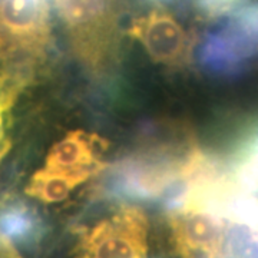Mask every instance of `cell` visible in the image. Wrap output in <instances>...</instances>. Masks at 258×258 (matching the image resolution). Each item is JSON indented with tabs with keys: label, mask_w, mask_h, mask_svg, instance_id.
I'll return each mask as SVG.
<instances>
[{
	"label": "cell",
	"mask_w": 258,
	"mask_h": 258,
	"mask_svg": "<svg viewBox=\"0 0 258 258\" xmlns=\"http://www.w3.org/2000/svg\"><path fill=\"white\" fill-rule=\"evenodd\" d=\"M195 147L192 142L154 144L137 151L113 166L109 179L112 191L126 198L171 201L181 186L185 158Z\"/></svg>",
	"instance_id": "cell-1"
},
{
	"label": "cell",
	"mask_w": 258,
	"mask_h": 258,
	"mask_svg": "<svg viewBox=\"0 0 258 258\" xmlns=\"http://www.w3.org/2000/svg\"><path fill=\"white\" fill-rule=\"evenodd\" d=\"M49 43L47 0H0V72L30 79Z\"/></svg>",
	"instance_id": "cell-2"
},
{
	"label": "cell",
	"mask_w": 258,
	"mask_h": 258,
	"mask_svg": "<svg viewBox=\"0 0 258 258\" xmlns=\"http://www.w3.org/2000/svg\"><path fill=\"white\" fill-rule=\"evenodd\" d=\"M78 57L93 72H105L118 49V0H53Z\"/></svg>",
	"instance_id": "cell-3"
},
{
	"label": "cell",
	"mask_w": 258,
	"mask_h": 258,
	"mask_svg": "<svg viewBox=\"0 0 258 258\" xmlns=\"http://www.w3.org/2000/svg\"><path fill=\"white\" fill-rule=\"evenodd\" d=\"M172 241L181 258H234L228 220L205 200L182 197L168 204Z\"/></svg>",
	"instance_id": "cell-4"
},
{
	"label": "cell",
	"mask_w": 258,
	"mask_h": 258,
	"mask_svg": "<svg viewBox=\"0 0 258 258\" xmlns=\"http://www.w3.org/2000/svg\"><path fill=\"white\" fill-rule=\"evenodd\" d=\"M147 217L132 205L95 224L79 244V258H147Z\"/></svg>",
	"instance_id": "cell-5"
},
{
	"label": "cell",
	"mask_w": 258,
	"mask_h": 258,
	"mask_svg": "<svg viewBox=\"0 0 258 258\" xmlns=\"http://www.w3.org/2000/svg\"><path fill=\"white\" fill-rule=\"evenodd\" d=\"M157 63L184 68L191 62L192 36L169 12L154 9L137 18L126 30Z\"/></svg>",
	"instance_id": "cell-6"
},
{
	"label": "cell",
	"mask_w": 258,
	"mask_h": 258,
	"mask_svg": "<svg viewBox=\"0 0 258 258\" xmlns=\"http://www.w3.org/2000/svg\"><path fill=\"white\" fill-rule=\"evenodd\" d=\"M96 145H102L101 138L83 131H72L50 148L45 168L66 172L91 171L95 174L102 168Z\"/></svg>",
	"instance_id": "cell-7"
},
{
	"label": "cell",
	"mask_w": 258,
	"mask_h": 258,
	"mask_svg": "<svg viewBox=\"0 0 258 258\" xmlns=\"http://www.w3.org/2000/svg\"><path fill=\"white\" fill-rule=\"evenodd\" d=\"M92 174L93 172L91 171L66 172L43 166L32 175L29 185L26 186V194L42 203H60L69 197V194L78 185L85 182Z\"/></svg>",
	"instance_id": "cell-8"
},
{
	"label": "cell",
	"mask_w": 258,
	"mask_h": 258,
	"mask_svg": "<svg viewBox=\"0 0 258 258\" xmlns=\"http://www.w3.org/2000/svg\"><path fill=\"white\" fill-rule=\"evenodd\" d=\"M40 231V218L28 204L13 201L0 205V237L12 242H29Z\"/></svg>",
	"instance_id": "cell-9"
},
{
	"label": "cell",
	"mask_w": 258,
	"mask_h": 258,
	"mask_svg": "<svg viewBox=\"0 0 258 258\" xmlns=\"http://www.w3.org/2000/svg\"><path fill=\"white\" fill-rule=\"evenodd\" d=\"M247 3L248 0H194L197 10L207 19H218L235 13Z\"/></svg>",
	"instance_id": "cell-10"
},
{
	"label": "cell",
	"mask_w": 258,
	"mask_h": 258,
	"mask_svg": "<svg viewBox=\"0 0 258 258\" xmlns=\"http://www.w3.org/2000/svg\"><path fill=\"white\" fill-rule=\"evenodd\" d=\"M0 258H22L16 247L8 240L0 237Z\"/></svg>",
	"instance_id": "cell-11"
},
{
	"label": "cell",
	"mask_w": 258,
	"mask_h": 258,
	"mask_svg": "<svg viewBox=\"0 0 258 258\" xmlns=\"http://www.w3.org/2000/svg\"><path fill=\"white\" fill-rule=\"evenodd\" d=\"M10 147H12L10 138L6 135L5 129H0V164L5 159V157L8 155V152L10 151Z\"/></svg>",
	"instance_id": "cell-12"
},
{
	"label": "cell",
	"mask_w": 258,
	"mask_h": 258,
	"mask_svg": "<svg viewBox=\"0 0 258 258\" xmlns=\"http://www.w3.org/2000/svg\"><path fill=\"white\" fill-rule=\"evenodd\" d=\"M6 112H8V109H6L5 105L0 102V129H3V126H2V125H3V115H5Z\"/></svg>",
	"instance_id": "cell-13"
}]
</instances>
